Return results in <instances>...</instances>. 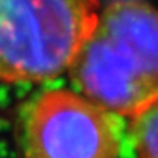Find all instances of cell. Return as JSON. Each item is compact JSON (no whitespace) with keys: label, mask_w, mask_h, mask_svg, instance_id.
Here are the masks:
<instances>
[{"label":"cell","mask_w":158,"mask_h":158,"mask_svg":"<svg viewBox=\"0 0 158 158\" xmlns=\"http://www.w3.org/2000/svg\"><path fill=\"white\" fill-rule=\"evenodd\" d=\"M158 18L145 0H116L98 13L68 72L78 92L130 118L158 100Z\"/></svg>","instance_id":"obj_1"},{"label":"cell","mask_w":158,"mask_h":158,"mask_svg":"<svg viewBox=\"0 0 158 158\" xmlns=\"http://www.w3.org/2000/svg\"><path fill=\"white\" fill-rule=\"evenodd\" d=\"M97 19L98 0H0V82L60 76Z\"/></svg>","instance_id":"obj_2"},{"label":"cell","mask_w":158,"mask_h":158,"mask_svg":"<svg viewBox=\"0 0 158 158\" xmlns=\"http://www.w3.org/2000/svg\"><path fill=\"white\" fill-rule=\"evenodd\" d=\"M120 117L72 89H48L21 110L23 158H120Z\"/></svg>","instance_id":"obj_3"},{"label":"cell","mask_w":158,"mask_h":158,"mask_svg":"<svg viewBox=\"0 0 158 158\" xmlns=\"http://www.w3.org/2000/svg\"><path fill=\"white\" fill-rule=\"evenodd\" d=\"M130 135L136 158H158V101L130 117Z\"/></svg>","instance_id":"obj_4"}]
</instances>
